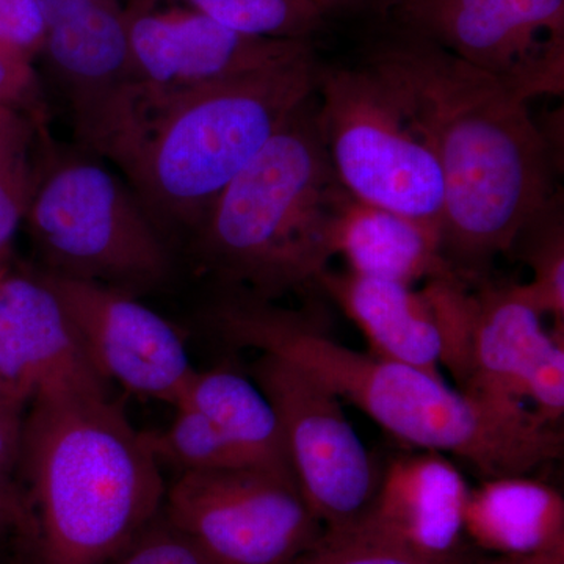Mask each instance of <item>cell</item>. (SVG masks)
I'll use <instances>...</instances> for the list:
<instances>
[{
	"label": "cell",
	"instance_id": "obj_30",
	"mask_svg": "<svg viewBox=\"0 0 564 564\" xmlns=\"http://www.w3.org/2000/svg\"><path fill=\"white\" fill-rule=\"evenodd\" d=\"M93 2L95 0H36L44 22H46V31L51 25L68 20L73 14L79 13L80 10Z\"/></svg>",
	"mask_w": 564,
	"mask_h": 564
},
{
	"label": "cell",
	"instance_id": "obj_18",
	"mask_svg": "<svg viewBox=\"0 0 564 564\" xmlns=\"http://www.w3.org/2000/svg\"><path fill=\"white\" fill-rule=\"evenodd\" d=\"M336 252L352 273L408 285L454 273L436 229L355 198L340 212Z\"/></svg>",
	"mask_w": 564,
	"mask_h": 564
},
{
	"label": "cell",
	"instance_id": "obj_5",
	"mask_svg": "<svg viewBox=\"0 0 564 564\" xmlns=\"http://www.w3.org/2000/svg\"><path fill=\"white\" fill-rule=\"evenodd\" d=\"M314 47L188 93L110 152L155 221L198 228L218 196L314 95Z\"/></svg>",
	"mask_w": 564,
	"mask_h": 564
},
{
	"label": "cell",
	"instance_id": "obj_12",
	"mask_svg": "<svg viewBox=\"0 0 564 564\" xmlns=\"http://www.w3.org/2000/svg\"><path fill=\"white\" fill-rule=\"evenodd\" d=\"M58 296L93 369L106 383L176 404L196 369L176 326L133 293L40 270Z\"/></svg>",
	"mask_w": 564,
	"mask_h": 564
},
{
	"label": "cell",
	"instance_id": "obj_2",
	"mask_svg": "<svg viewBox=\"0 0 564 564\" xmlns=\"http://www.w3.org/2000/svg\"><path fill=\"white\" fill-rule=\"evenodd\" d=\"M206 318L225 343L291 362L397 440L454 455L485 480L532 474L563 454L556 425L524 404L485 402L455 391L443 377L352 350L307 311L229 291L212 304Z\"/></svg>",
	"mask_w": 564,
	"mask_h": 564
},
{
	"label": "cell",
	"instance_id": "obj_32",
	"mask_svg": "<svg viewBox=\"0 0 564 564\" xmlns=\"http://www.w3.org/2000/svg\"><path fill=\"white\" fill-rule=\"evenodd\" d=\"M313 2L322 10L325 17L333 13V11L344 10V0H313Z\"/></svg>",
	"mask_w": 564,
	"mask_h": 564
},
{
	"label": "cell",
	"instance_id": "obj_24",
	"mask_svg": "<svg viewBox=\"0 0 564 564\" xmlns=\"http://www.w3.org/2000/svg\"><path fill=\"white\" fill-rule=\"evenodd\" d=\"M24 408H0V541L35 543V516L28 489L21 485Z\"/></svg>",
	"mask_w": 564,
	"mask_h": 564
},
{
	"label": "cell",
	"instance_id": "obj_17",
	"mask_svg": "<svg viewBox=\"0 0 564 564\" xmlns=\"http://www.w3.org/2000/svg\"><path fill=\"white\" fill-rule=\"evenodd\" d=\"M464 532L505 558L564 551L563 496L529 475L486 478L467 497Z\"/></svg>",
	"mask_w": 564,
	"mask_h": 564
},
{
	"label": "cell",
	"instance_id": "obj_16",
	"mask_svg": "<svg viewBox=\"0 0 564 564\" xmlns=\"http://www.w3.org/2000/svg\"><path fill=\"white\" fill-rule=\"evenodd\" d=\"M469 380L463 392L494 404H522L521 386L551 339L521 285H480L474 292Z\"/></svg>",
	"mask_w": 564,
	"mask_h": 564
},
{
	"label": "cell",
	"instance_id": "obj_28",
	"mask_svg": "<svg viewBox=\"0 0 564 564\" xmlns=\"http://www.w3.org/2000/svg\"><path fill=\"white\" fill-rule=\"evenodd\" d=\"M44 39L46 22L36 0H0V50L33 65Z\"/></svg>",
	"mask_w": 564,
	"mask_h": 564
},
{
	"label": "cell",
	"instance_id": "obj_27",
	"mask_svg": "<svg viewBox=\"0 0 564 564\" xmlns=\"http://www.w3.org/2000/svg\"><path fill=\"white\" fill-rule=\"evenodd\" d=\"M111 564H221L159 516Z\"/></svg>",
	"mask_w": 564,
	"mask_h": 564
},
{
	"label": "cell",
	"instance_id": "obj_14",
	"mask_svg": "<svg viewBox=\"0 0 564 564\" xmlns=\"http://www.w3.org/2000/svg\"><path fill=\"white\" fill-rule=\"evenodd\" d=\"M470 488L440 452L400 456L378 481L362 524L434 564H463L464 513Z\"/></svg>",
	"mask_w": 564,
	"mask_h": 564
},
{
	"label": "cell",
	"instance_id": "obj_15",
	"mask_svg": "<svg viewBox=\"0 0 564 564\" xmlns=\"http://www.w3.org/2000/svg\"><path fill=\"white\" fill-rule=\"evenodd\" d=\"M315 288L361 329L373 355L441 377L443 339L425 289L329 269Z\"/></svg>",
	"mask_w": 564,
	"mask_h": 564
},
{
	"label": "cell",
	"instance_id": "obj_22",
	"mask_svg": "<svg viewBox=\"0 0 564 564\" xmlns=\"http://www.w3.org/2000/svg\"><path fill=\"white\" fill-rule=\"evenodd\" d=\"M519 251L533 281L521 284L541 315H551L555 332H564V220L562 192L527 221L511 252Z\"/></svg>",
	"mask_w": 564,
	"mask_h": 564
},
{
	"label": "cell",
	"instance_id": "obj_29",
	"mask_svg": "<svg viewBox=\"0 0 564 564\" xmlns=\"http://www.w3.org/2000/svg\"><path fill=\"white\" fill-rule=\"evenodd\" d=\"M0 106L20 110L47 126V107L33 65L0 50Z\"/></svg>",
	"mask_w": 564,
	"mask_h": 564
},
{
	"label": "cell",
	"instance_id": "obj_31",
	"mask_svg": "<svg viewBox=\"0 0 564 564\" xmlns=\"http://www.w3.org/2000/svg\"><path fill=\"white\" fill-rule=\"evenodd\" d=\"M17 404L25 406L28 403L21 400L20 397L14 395L7 386L0 383V408L17 406Z\"/></svg>",
	"mask_w": 564,
	"mask_h": 564
},
{
	"label": "cell",
	"instance_id": "obj_20",
	"mask_svg": "<svg viewBox=\"0 0 564 564\" xmlns=\"http://www.w3.org/2000/svg\"><path fill=\"white\" fill-rule=\"evenodd\" d=\"M47 135V126L0 106V265L13 261L14 237L31 204L41 144Z\"/></svg>",
	"mask_w": 564,
	"mask_h": 564
},
{
	"label": "cell",
	"instance_id": "obj_23",
	"mask_svg": "<svg viewBox=\"0 0 564 564\" xmlns=\"http://www.w3.org/2000/svg\"><path fill=\"white\" fill-rule=\"evenodd\" d=\"M174 411L176 414L165 430L144 433L159 464H170L180 474L259 469L202 413L187 404H176Z\"/></svg>",
	"mask_w": 564,
	"mask_h": 564
},
{
	"label": "cell",
	"instance_id": "obj_9",
	"mask_svg": "<svg viewBox=\"0 0 564 564\" xmlns=\"http://www.w3.org/2000/svg\"><path fill=\"white\" fill-rule=\"evenodd\" d=\"M162 516L221 564H292L325 534L295 481L252 467L177 475Z\"/></svg>",
	"mask_w": 564,
	"mask_h": 564
},
{
	"label": "cell",
	"instance_id": "obj_10",
	"mask_svg": "<svg viewBox=\"0 0 564 564\" xmlns=\"http://www.w3.org/2000/svg\"><path fill=\"white\" fill-rule=\"evenodd\" d=\"M373 9L499 77L525 102L563 95L564 0H378Z\"/></svg>",
	"mask_w": 564,
	"mask_h": 564
},
{
	"label": "cell",
	"instance_id": "obj_6",
	"mask_svg": "<svg viewBox=\"0 0 564 564\" xmlns=\"http://www.w3.org/2000/svg\"><path fill=\"white\" fill-rule=\"evenodd\" d=\"M314 99L318 135L345 192L441 234L443 173L397 82L366 58L321 62Z\"/></svg>",
	"mask_w": 564,
	"mask_h": 564
},
{
	"label": "cell",
	"instance_id": "obj_8",
	"mask_svg": "<svg viewBox=\"0 0 564 564\" xmlns=\"http://www.w3.org/2000/svg\"><path fill=\"white\" fill-rule=\"evenodd\" d=\"M131 80L98 154L111 151L182 96L288 61L311 41L243 35L181 6H126Z\"/></svg>",
	"mask_w": 564,
	"mask_h": 564
},
{
	"label": "cell",
	"instance_id": "obj_13",
	"mask_svg": "<svg viewBox=\"0 0 564 564\" xmlns=\"http://www.w3.org/2000/svg\"><path fill=\"white\" fill-rule=\"evenodd\" d=\"M0 383L25 403L63 393H107L65 307L40 270L0 265Z\"/></svg>",
	"mask_w": 564,
	"mask_h": 564
},
{
	"label": "cell",
	"instance_id": "obj_26",
	"mask_svg": "<svg viewBox=\"0 0 564 564\" xmlns=\"http://www.w3.org/2000/svg\"><path fill=\"white\" fill-rule=\"evenodd\" d=\"M521 399H530L541 421L556 425L564 414V332H552L527 370Z\"/></svg>",
	"mask_w": 564,
	"mask_h": 564
},
{
	"label": "cell",
	"instance_id": "obj_25",
	"mask_svg": "<svg viewBox=\"0 0 564 564\" xmlns=\"http://www.w3.org/2000/svg\"><path fill=\"white\" fill-rule=\"evenodd\" d=\"M473 560V558H470ZM467 563V562H466ZM292 564H434L359 524L339 533H325L321 543ZM464 564V563H463Z\"/></svg>",
	"mask_w": 564,
	"mask_h": 564
},
{
	"label": "cell",
	"instance_id": "obj_34",
	"mask_svg": "<svg viewBox=\"0 0 564 564\" xmlns=\"http://www.w3.org/2000/svg\"><path fill=\"white\" fill-rule=\"evenodd\" d=\"M469 564H477V560H474V562H473V563H469Z\"/></svg>",
	"mask_w": 564,
	"mask_h": 564
},
{
	"label": "cell",
	"instance_id": "obj_35",
	"mask_svg": "<svg viewBox=\"0 0 564 564\" xmlns=\"http://www.w3.org/2000/svg\"><path fill=\"white\" fill-rule=\"evenodd\" d=\"M3 386H6V384H3Z\"/></svg>",
	"mask_w": 564,
	"mask_h": 564
},
{
	"label": "cell",
	"instance_id": "obj_19",
	"mask_svg": "<svg viewBox=\"0 0 564 564\" xmlns=\"http://www.w3.org/2000/svg\"><path fill=\"white\" fill-rule=\"evenodd\" d=\"M176 404L209 419L259 469L296 484L280 419L252 378L229 367L196 370Z\"/></svg>",
	"mask_w": 564,
	"mask_h": 564
},
{
	"label": "cell",
	"instance_id": "obj_4",
	"mask_svg": "<svg viewBox=\"0 0 564 564\" xmlns=\"http://www.w3.org/2000/svg\"><path fill=\"white\" fill-rule=\"evenodd\" d=\"M314 106L313 95L193 231L199 262L231 291L274 302L313 288L337 256V221L351 196L333 172Z\"/></svg>",
	"mask_w": 564,
	"mask_h": 564
},
{
	"label": "cell",
	"instance_id": "obj_3",
	"mask_svg": "<svg viewBox=\"0 0 564 564\" xmlns=\"http://www.w3.org/2000/svg\"><path fill=\"white\" fill-rule=\"evenodd\" d=\"M21 467L39 564H111L162 514L161 464L107 393L33 399Z\"/></svg>",
	"mask_w": 564,
	"mask_h": 564
},
{
	"label": "cell",
	"instance_id": "obj_11",
	"mask_svg": "<svg viewBox=\"0 0 564 564\" xmlns=\"http://www.w3.org/2000/svg\"><path fill=\"white\" fill-rule=\"evenodd\" d=\"M251 378L280 419L296 485L325 533L361 524L380 474L343 410V400L272 355L252 362Z\"/></svg>",
	"mask_w": 564,
	"mask_h": 564
},
{
	"label": "cell",
	"instance_id": "obj_7",
	"mask_svg": "<svg viewBox=\"0 0 564 564\" xmlns=\"http://www.w3.org/2000/svg\"><path fill=\"white\" fill-rule=\"evenodd\" d=\"M25 225L46 272L126 292L169 278L172 258L135 192L101 163L41 144Z\"/></svg>",
	"mask_w": 564,
	"mask_h": 564
},
{
	"label": "cell",
	"instance_id": "obj_21",
	"mask_svg": "<svg viewBox=\"0 0 564 564\" xmlns=\"http://www.w3.org/2000/svg\"><path fill=\"white\" fill-rule=\"evenodd\" d=\"M147 6H181L243 35L311 41L325 14L313 0H135Z\"/></svg>",
	"mask_w": 564,
	"mask_h": 564
},
{
	"label": "cell",
	"instance_id": "obj_33",
	"mask_svg": "<svg viewBox=\"0 0 564 564\" xmlns=\"http://www.w3.org/2000/svg\"><path fill=\"white\" fill-rule=\"evenodd\" d=\"M378 0H344L345 9H359V7H373Z\"/></svg>",
	"mask_w": 564,
	"mask_h": 564
},
{
	"label": "cell",
	"instance_id": "obj_1",
	"mask_svg": "<svg viewBox=\"0 0 564 564\" xmlns=\"http://www.w3.org/2000/svg\"><path fill=\"white\" fill-rule=\"evenodd\" d=\"M364 58L402 88L440 162L444 261L464 281H484L558 192L543 129L503 80L415 33L395 28Z\"/></svg>",
	"mask_w": 564,
	"mask_h": 564
}]
</instances>
